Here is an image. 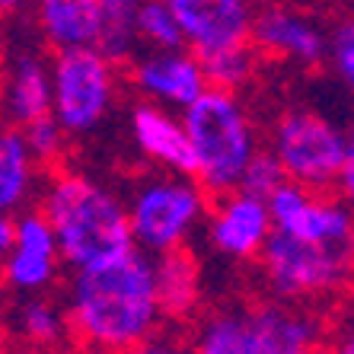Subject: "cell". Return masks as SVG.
Returning <instances> with one entry per match:
<instances>
[{
  "mask_svg": "<svg viewBox=\"0 0 354 354\" xmlns=\"http://www.w3.org/2000/svg\"><path fill=\"white\" fill-rule=\"evenodd\" d=\"M0 354H3V322H0Z\"/></svg>",
  "mask_w": 354,
  "mask_h": 354,
  "instance_id": "obj_30",
  "label": "cell"
},
{
  "mask_svg": "<svg viewBox=\"0 0 354 354\" xmlns=\"http://www.w3.org/2000/svg\"><path fill=\"white\" fill-rule=\"evenodd\" d=\"M265 207L274 233H284L310 246L351 249V211L345 198L319 195V192L300 189L294 182H281L265 198Z\"/></svg>",
  "mask_w": 354,
  "mask_h": 354,
  "instance_id": "obj_9",
  "label": "cell"
},
{
  "mask_svg": "<svg viewBox=\"0 0 354 354\" xmlns=\"http://www.w3.org/2000/svg\"><path fill=\"white\" fill-rule=\"evenodd\" d=\"M124 354H192L189 342L179 335H153L150 342H144V345L131 348V351H124Z\"/></svg>",
  "mask_w": 354,
  "mask_h": 354,
  "instance_id": "obj_27",
  "label": "cell"
},
{
  "mask_svg": "<svg viewBox=\"0 0 354 354\" xmlns=\"http://www.w3.org/2000/svg\"><path fill=\"white\" fill-rule=\"evenodd\" d=\"M41 189V166L32 160L19 128L0 131V214L17 217L32 207Z\"/></svg>",
  "mask_w": 354,
  "mask_h": 354,
  "instance_id": "obj_19",
  "label": "cell"
},
{
  "mask_svg": "<svg viewBox=\"0 0 354 354\" xmlns=\"http://www.w3.org/2000/svg\"><path fill=\"white\" fill-rule=\"evenodd\" d=\"M153 281H157V300L163 319L182 322L195 316L201 306V272L192 252H166L153 259Z\"/></svg>",
  "mask_w": 354,
  "mask_h": 354,
  "instance_id": "obj_20",
  "label": "cell"
},
{
  "mask_svg": "<svg viewBox=\"0 0 354 354\" xmlns=\"http://www.w3.org/2000/svg\"><path fill=\"white\" fill-rule=\"evenodd\" d=\"M118 99V67L96 48L51 58V122L67 138H86L109 118Z\"/></svg>",
  "mask_w": 354,
  "mask_h": 354,
  "instance_id": "obj_7",
  "label": "cell"
},
{
  "mask_svg": "<svg viewBox=\"0 0 354 354\" xmlns=\"http://www.w3.org/2000/svg\"><path fill=\"white\" fill-rule=\"evenodd\" d=\"M201 74H205L211 90H223V93H239L252 77H256V64H259V51L252 45H239V48H227L217 55L198 61Z\"/></svg>",
  "mask_w": 354,
  "mask_h": 354,
  "instance_id": "obj_22",
  "label": "cell"
},
{
  "mask_svg": "<svg viewBox=\"0 0 354 354\" xmlns=\"http://www.w3.org/2000/svg\"><path fill=\"white\" fill-rule=\"evenodd\" d=\"M13 354H39V351H23V348H17ZM58 354H64V351H58Z\"/></svg>",
  "mask_w": 354,
  "mask_h": 354,
  "instance_id": "obj_31",
  "label": "cell"
},
{
  "mask_svg": "<svg viewBox=\"0 0 354 354\" xmlns=\"http://www.w3.org/2000/svg\"><path fill=\"white\" fill-rule=\"evenodd\" d=\"M147 0H99V35L96 51L112 64L118 61H131L138 55V13Z\"/></svg>",
  "mask_w": 354,
  "mask_h": 354,
  "instance_id": "obj_21",
  "label": "cell"
},
{
  "mask_svg": "<svg viewBox=\"0 0 354 354\" xmlns=\"http://www.w3.org/2000/svg\"><path fill=\"white\" fill-rule=\"evenodd\" d=\"M128 128H131V140L140 157H147L166 173L192 176V150L176 112L138 102L128 115Z\"/></svg>",
  "mask_w": 354,
  "mask_h": 354,
  "instance_id": "obj_16",
  "label": "cell"
},
{
  "mask_svg": "<svg viewBox=\"0 0 354 354\" xmlns=\"http://www.w3.org/2000/svg\"><path fill=\"white\" fill-rule=\"evenodd\" d=\"M182 131L192 150V179L207 198L230 195L239 189L249 160L259 150L256 122L236 93L207 86L179 112Z\"/></svg>",
  "mask_w": 354,
  "mask_h": 354,
  "instance_id": "obj_4",
  "label": "cell"
},
{
  "mask_svg": "<svg viewBox=\"0 0 354 354\" xmlns=\"http://www.w3.org/2000/svg\"><path fill=\"white\" fill-rule=\"evenodd\" d=\"M51 112V58L41 45L17 41L0 48V118L7 128L48 118Z\"/></svg>",
  "mask_w": 354,
  "mask_h": 354,
  "instance_id": "obj_11",
  "label": "cell"
},
{
  "mask_svg": "<svg viewBox=\"0 0 354 354\" xmlns=\"http://www.w3.org/2000/svg\"><path fill=\"white\" fill-rule=\"evenodd\" d=\"M249 45L278 61L316 67L326 61V29L316 17L288 3H272L252 13Z\"/></svg>",
  "mask_w": 354,
  "mask_h": 354,
  "instance_id": "obj_15",
  "label": "cell"
},
{
  "mask_svg": "<svg viewBox=\"0 0 354 354\" xmlns=\"http://www.w3.org/2000/svg\"><path fill=\"white\" fill-rule=\"evenodd\" d=\"M128 80L144 96V102L166 112H182L207 90L195 55L179 51H138L128 61Z\"/></svg>",
  "mask_w": 354,
  "mask_h": 354,
  "instance_id": "obj_14",
  "label": "cell"
},
{
  "mask_svg": "<svg viewBox=\"0 0 354 354\" xmlns=\"http://www.w3.org/2000/svg\"><path fill=\"white\" fill-rule=\"evenodd\" d=\"M326 61L332 64L335 77L345 86L354 80V26L351 19H342L338 26L326 29Z\"/></svg>",
  "mask_w": 354,
  "mask_h": 354,
  "instance_id": "obj_26",
  "label": "cell"
},
{
  "mask_svg": "<svg viewBox=\"0 0 354 354\" xmlns=\"http://www.w3.org/2000/svg\"><path fill=\"white\" fill-rule=\"evenodd\" d=\"M41 41L55 55L77 48H96L99 0H32Z\"/></svg>",
  "mask_w": 354,
  "mask_h": 354,
  "instance_id": "obj_17",
  "label": "cell"
},
{
  "mask_svg": "<svg viewBox=\"0 0 354 354\" xmlns=\"http://www.w3.org/2000/svg\"><path fill=\"white\" fill-rule=\"evenodd\" d=\"M26 7H32V0H0V17H17Z\"/></svg>",
  "mask_w": 354,
  "mask_h": 354,
  "instance_id": "obj_28",
  "label": "cell"
},
{
  "mask_svg": "<svg viewBox=\"0 0 354 354\" xmlns=\"http://www.w3.org/2000/svg\"><path fill=\"white\" fill-rule=\"evenodd\" d=\"M0 48H3V45H0Z\"/></svg>",
  "mask_w": 354,
  "mask_h": 354,
  "instance_id": "obj_34",
  "label": "cell"
},
{
  "mask_svg": "<svg viewBox=\"0 0 354 354\" xmlns=\"http://www.w3.org/2000/svg\"><path fill=\"white\" fill-rule=\"evenodd\" d=\"M329 329L319 310L274 297L207 310L192 332V354H322Z\"/></svg>",
  "mask_w": 354,
  "mask_h": 354,
  "instance_id": "obj_3",
  "label": "cell"
},
{
  "mask_svg": "<svg viewBox=\"0 0 354 354\" xmlns=\"http://www.w3.org/2000/svg\"><path fill=\"white\" fill-rule=\"evenodd\" d=\"M19 134H23L26 147H29V153H32V160L39 166H48V163H58L61 157H64L67 150V134L61 131L58 124L48 118H39V122L26 124V128H19Z\"/></svg>",
  "mask_w": 354,
  "mask_h": 354,
  "instance_id": "obj_24",
  "label": "cell"
},
{
  "mask_svg": "<svg viewBox=\"0 0 354 354\" xmlns=\"http://www.w3.org/2000/svg\"><path fill=\"white\" fill-rule=\"evenodd\" d=\"M268 153L278 160L284 179L310 192L342 185V198L354 189V144L348 131L316 109H288L272 124Z\"/></svg>",
  "mask_w": 354,
  "mask_h": 354,
  "instance_id": "obj_5",
  "label": "cell"
},
{
  "mask_svg": "<svg viewBox=\"0 0 354 354\" xmlns=\"http://www.w3.org/2000/svg\"><path fill=\"white\" fill-rule=\"evenodd\" d=\"M3 322H7V329L13 332L23 351L58 354L71 342L64 306L48 294L17 297V304L3 313Z\"/></svg>",
  "mask_w": 354,
  "mask_h": 354,
  "instance_id": "obj_18",
  "label": "cell"
},
{
  "mask_svg": "<svg viewBox=\"0 0 354 354\" xmlns=\"http://www.w3.org/2000/svg\"><path fill=\"white\" fill-rule=\"evenodd\" d=\"M207 207V195L192 176L150 173L138 179L124 198L134 249L150 259L185 249L205 227Z\"/></svg>",
  "mask_w": 354,
  "mask_h": 354,
  "instance_id": "obj_6",
  "label": "cell"
},
{
  "mask_svg": "<svg viewBox=\"0 0 354 354\" xmlns=\"http://www.w3.org/2000/svg\"><path fill=\"white\" fill-rule=\"evenodd\" d=\"M182 32V45L198 61L227 48L249 45L252 3L249 0H163Z\"/></svg>",
  "mask_w": 354,
  "mask_h": 354,
  "instance_id": "obj_12",
  "label": "cell"
},
{
  "mask_svg": "<svg viewBox=\"0 0 354 354\" xmlns=\"http://www.w3.org/2000/svg\"><path fill=\"white\" fill-rule=\"evenodd\" d=\"M0 131H3V118H0Z\"/></svg>",
  "mask_w": 354,
  "mask_h": 354,
  "instance_id": "obj_33",
  "label": "cell"
},
{
  "mask_svg": "<svg viewBox=\"0 0 354 354\" xmlns=\"http://www.w3.org/2000/svg\"><path fill=\"white\" fill-rule=\"evenodd\" d=\"M0 322H3V306H0Z\"/></svg>",
  "mask_w": 354,
  "mask_h": 354,
  "instance_id": "obj_32",
  "label": "cell"
},
{
  "mask_svg": "<svg viewBox=\"0 0 354 354\" xmlns=\"http://www.w3.org/2000/svg\"><path fill=\"white\" fill-rule=\"evenodd\" d=\"M39 211L55 233L61 265L71 272H93L134 252L124 198L86 173H55L39 189Z\"/></svg>",
  "mask_w": 354,
  "mask_h": 354,
  "instance_id": "obj_2",
  "label": "cell"
},
{
  "mask_svg": "<svg viewBox=\"0 0 354 354\" xmlns=\"http://www.w3.org/2000/svg\"><path fill=\"white\" fill-rule=\"evenodd\" d=\"M61 278L58 243L39 207L13 217V246L0 259V288L13 297H41Z\"/></svg>",
  "mask_w": 354,
  "mask_h": 354,
  "instance_id": "obj_10",
  "label": "cell"
},
{
  "mask_svg": "<svg viewBox=\"0 0 354 354\" xmlns=\"http://www.w3.org/2000/svg\"><path fill=\"white\" fill-rule=\"evenodd\" d=\"M207 246L227 262H256L272 236V217L262 198L246 192H230L207 207L205 217Z\"/></svg>",
  "mask_w": 354,
  "mask_h": 354,
  "instance_id": "obj_13",
  "label": "cell"
},
{
  "mask_svg": "<svg viewBox=\"0 0 354 354\" xmlns=\"http://www.w3.org/2000/svg\"><path fill=\"white\" fill-rule=\"evenodd\" d=\"M281 182H288V179H284V173H281L278 160H274L265 147H259L256 157L249 160L243 179H239V192H246V195L262 198V201H265V198L278 189Z\"/></svg>",
  "mask_w": 354,
  "mask_h": 354,
  "instance_id": "obj_25",
  "label": "cell"
},
{
  "mask_svg": "<svg viewBox=\"0 0 354 354\" xmlns=\"http://www.w3.org/2000/svg\"><path fill=\"white\" fill-rule=\"evenodd\" d=\"M322 354H354L351 335H342V342H332V345L322 348Z\"/></svg>",
  "mask_w": 354,
  "mask_h": 354,
  "instance_id": "obj_29",
  "label": "cell"
},
{
  "mask_svg": "<svg viewBox=\"0 0 354 354\" xmlns=\"http://www.w3.org/2000/svg\"><path fill=\"white\" fill-rule=\"evenodd\" d=\"M134 32H138V45L144 41L147 51H179L182 45V32L176 26L173 13L163 0H147L138 13V23H134Z\"/></svg>",
  "mask_w": 354,
  "mask_h": 354,
  "instance_id": "obj_23",
  "label": "cell"
},
{
  "mask_svg": "<svg viewBox=\"0 0 354 354\" xmlns=\"http://www.w3.org/2000/svg\"><path fill=\"white\" fill-rule=\"evenodd\" d=\"M67 332L86 354H124L160 335L153 259L134 249L112 265L74 272L64 288Z\"/></svg>",
  "mask_w": 354,
  "mask_h": 354,
  "instance_id": "obj_1",
  "label": "cell"
},
{
  "mask_svg": "<svg viewBox=\"0 0 354 354\" xmlns=\"http://www.w3.org/2000/svg\"><path fill=\"white\" fill-rule=\"evenodd\" d=\"M256 262L274 300L310 306L313 300L342 294L351 274V249L310 246L272 230Z\"/></svg>",
  "mask_w": 354,
  "mask_h": 354,
  "instance_id": "obj_8",
  "label": "cell"
}]
</instances>
